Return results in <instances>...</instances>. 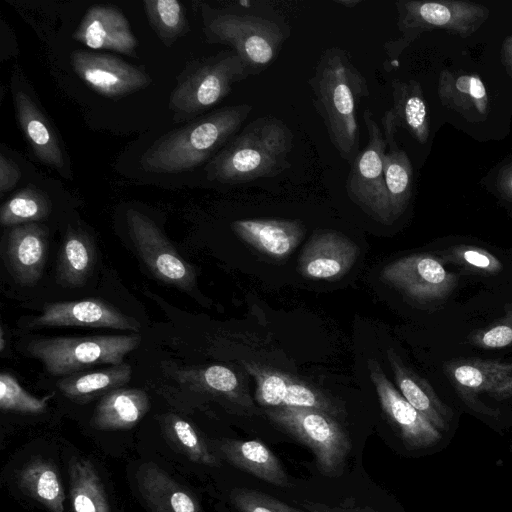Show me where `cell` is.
<instances>
[{
    "instance_id": "16",
    "label": "cell",
    "mask_w": 512,
    "mask_h": 512,
    "mask_svg": "<svg viewBox=\"0 0 512 512\" xmlns=\"http://www.w3.org/2000/svg\"><path fill=\"white\" fill-rule=\"evenodd\" d=\"M31 327L78 326L138 331L139 321L100 299L53 302L45 304Z\"/></svg>"
},
{
    "instance_id": "41",
    "label": "cell",
    "mask_w": 512,
    "mask_h": 512,
    "mask_svg": "<svg viewBox=\"0 0 512 512\" xmlns=\"http://www.w3.org/2000/svg\"><path fill=\"white\" fill-rule=\"evenodd\" d=\"M470 341L485 349L503 348L512 344V309L507 310L505 317L495 324L475 332Z\"/></svg>"
},
{
    "instance_id": "34",
    "label": "cell",
    "mask_w": 512,
    "mask_h": 512,
    "mask_svg": "<svg viewBox=\"0 0 512 512\" xmlns=\"http://www.w3.org/2000/svg\"><path fill=\"white\" fill-rule=\"evenodd\" d=\"M439 92L442 98L446 97L461 111L474 108L477 114L487 112V92L483 82L477 77L464 75L452 79L450 75H442Z\"/></svg>"
},
{
    "instance_id": "39",
    "label": "cell",
    "mask_w": 512,
    "mask_h": 512,
    "mask_svg": "<svg viewBox=\"0 0 512 512\" xmlns=\"http://www.w3.org/2000/svg\"><path fill=\"white\" fill-rule=\"evenodd\" d=\"M230 502L236 512H308L253 488H234Z\"/></svg>"
},
{
    "instance_id": "10",
    "label": "cell",
    "mask_w": 512,
    "mask_h": 512,
    "mask_svg": "<svg viewBox=\"0 0 512 512\" xmlns=\"http://www.w3.org/2000/svg\"><path fill=\"white\" fill-rule=\"evenodd\" d=\"M126 222L137 254L149 271L168 285L191 291L196 280L195 270L179 255L159 227L135 209L127 210Z\"/></svg>"
},
{
    "instance_id": "38",
    "label": "cell",
    "mask_w": 512,
    "mask_h": 512,
    "mask_svg": "<svg viewBox=\"0 0 512 512\" xmlns=\"http://www.w3.org/2000/svg\"><path fill=\"white\" fill-rule=\"evenodd\" d=\"M51 396L37 398L28 393L12 375H0V408L3 411L37 414L45 410Z\"/></svg>"
},
{
    "instance_id": "19",
    "label": "cell",
    "mask_w": 512,
    "mask_h": 512,
    "mask_svg": "<svg viewBox=\"0 0 512 512\" xmlns=\"http://www.w3.org/2000/svg\"><path fill=\"white\" fill-rule=\"evenodd\" d=\"M391 88L393 105L382 117V131L387 144L395 141L399 126L424 144L429 137V119L420 85L414 80L394 79Z\"/></svg>"
},
{
    "instance_id": "31",
    "label": "cell",
    "mask_w": 512,
    "mask_h": 512,
    "mask_svg": "<svg viewBox=\"0 0 512 512\" xmlns=\"http://www.w3.org/2000/svg\"><path fill=\"white\" fill-rule=\"evenodd\" d=\"M383 157V173L393 221L405 211L412 190V166L404 150L396 142L387 144Z\"/></svg>"
},
{
    "instance_id": "14",
    "label": "cell",
    "mask_w": 512,
    "mask_h": 512,
    "mask_svg": "<svg viewBox=\"0 0 512 512\" xmlns=\"http://www.w3.org/2000/svg\"><path fill=\"white\" fill-rule=\"evenodd\" d=\"M71 65L87 86L107 98L124 97L151 83L146 72L108 54L75 51Z\"/></svg>"
},
{
    "instance_id": "8",
    "label": "cell",
    "mask_w": 512,
    "mask_h": 512,
    "mask_svg": "<svg viewBox=\"0 0 512 512\" xmlns=\"http://www.w3.org/2000/svg\"><path fill=\"white\" fill-rule=\"evenodd\" d=\"M401 33L397 41H388L384 47L388 55L399 54L420 33L442 28L466 37L487 19L489 10L481 5L463 1H406L395 3Z\"/></svg>"
},
{
    "instance_id": "35",
    "label": "cell",
    "mask_w": 512,
    "mask_h": 512,
    "mask_svg": "<svg viewBox=\"0 0 512 512\" xmlns=\"http://www.w3.org/2000/svg\"><path fill=\"white\" fill-rule=\"evenodd\" d=\"M164 428L168 437L190 460L207 466H219L216 455L211 452L189 422L177 415L169 414L164 417Z\"/></svg>"
},
{
    "instance_id": "11",
    "label": "cell",
    "mask_w": 512,
    "mask_h": 512,
    "mask_svg": "<svg viewBox=\"0 0 512 512\" xmlns=\"http://www.w3.org/2000/svg\"><path fill=\"white\" fill-rule=\"evenodd\" d=\"M380 278L420 303L445 299L458 283L457 275L447 271L442 262L430 254H414L397 259L383 268Z\"/></svg>"
},
{
    "instance_id": "27",
    "label": "cell",
    "mask_w": 512,
    "mask_h": 512,
    "mask_svg": "<svg viewBox=\"0 0 512 512\" xmlns=\"http://www.w3.org/2000/svg\"><path fill=\"white\" fill-rule=\"evenodd\" d=\"M95 259L91 236L82 228L69 226L59 251L58 280L65 287L82 286L93 271Z\"/></svg>"
},
{
    "instance_id": "22",
    "label": "cell",
    "mask_w": 512,
    "mask_h": 512,
    "mask_svg": "<svg viewBox=\"0 0 512 512\" xmlns=\"http://www.w3.org/2000/svg\"><path fill=\"white\" fill-rule=\"evenodd\" d=\"M16 117L36 157L66 177V163L58 137L34 101L22 90H13Z\"/></svg>"
},
{
    "instance_id": "2",
    "label": "cell",
    "mask_w": 512,
    "mask_h": 512,
    "mask_svg": "<svg viewBox=\"0 0 512 512\" xmlns=\"http://www.w3.org/2000/svg\"><path fill=\"white\" fill-rule=\"evenodd\" d=\"M294 135L280 118L254 119L238 132L208 162L206 175L222 184H240L260 178L275 177L290 163Z\"/></svg>"
},
{
    "instance_id": "9",
    "label": "cell",
    "mask_w": 512,
    "mask_h": 512,
    "mask_svg": "<svg viewBox=\"0 0 512 512\" xmlns=\"http://www.w3.org/2000/svg\"><path fill=\"white\" fill-rule=\"evenodd\" d=\"M368 142L351 164L346 192L353 203L374 220L388 225L392 219L383 173V157L387 149L382 128L367 108L363 114Z\"/></svg>"
},
{
    "instance_id": "37",
    "label": "cell",
    "mask_w": 512,
    "mask_h": 512,
    "mask_svg": "<svg viewBox=\"0 0 512 512\" xmlns=\"http://www.w3.org/2000/svg\"><path fill=\"white\" fill-rule=\"evenodd\" d=\"M440 254L446 262L479 274H497L503 268L501 261L492 253L472 245L454 246L441 251Z\"/></svg>"
},
{
    "instance_id": "13",
    "label": "cell",
    "mask_w": 512,
    "mask_h": 512,
    "mask_svg": "<svg viewBox=\"0 0 512 512\" xmlns=\"http://www.w3.org/2000/svg\"><path fill=\"white\" fill-rule=\"evenodd\" d=\"M368 370L382 411L398 432L405 447L419 450L437 444L442 438L440 431L404 398L378 362L370 359Z\"/></svg>"
},
{
    "instance_id": "17",
    "label": "cell",
    "mask_w": 512,
    "mask_h": 512,
    "mask_svg": "<svg viewBox=\"0 0 512 512\" xmlns=\"http://www.w3.org/2000/svg\"><path fill=\"white\" fill-rule=\"evenodd\" d=\"M445 371L466 401L479 393L498 400L512 396V362L461 360L446 364Z\"/></svg>"
},
{
    "instance_id": "30",
    "label": "cell",
    "mask_w": 512,
    "mask_h": 512,
    "mask_svg": "<svg viewBox=\"0 0 512 512\" xmlns=\"http://www.w3.org/2000/svg\"><path fill=\"white\" fill-rule=\"evenodd\" d=\"M24 491L51 512H63L65 494L54 466L43 459L28 463L19 474Z\"/></svg>"
},
{
    "instance_id": "46",
    "label": "cell",
    "mask_w": 512,
    "mask_h": 512,
    "mask_svg": "<svg viewBox=\"0 0 512 512\" xmlns=\"http://www.w3.org/2000/svg\"><path fill=\"white\" fill-rule=\"evenodd\" d=\"M509 186H510V188H511V190H512V177H511V179H510V184H509Z\"/></svg>"
},
{
    "instance_id": "1",
    "label": "cell",
    "mask_w": 512,
    "mask_h": 512,
    "mask_svg": "<svg viewBox=\"0 0 512 512\" xmlns=\"http://www.w3.org/2000/svg\"><path fill=\"white\" fill-rule=\"evenodd\" d=\"M313 105L340 157L350 165L360 153L358 106L369 96L367 80L340 47L325 49L308 80Z\"/></svg>"
},
{
    "instance_id": "25",
    "label": "cell",
    "mask_w": 512,
    "mask_h": 512,
    "mask_svg": "<svg viewBox=\"0 0 512 512\" xmlns=\"http://www.w3.org/2000/svg\"><path fill=\"white\" fill-rule=\"evenodd\" d=\"M137 483L152 512H203L189 491L155 465L141 466Z\"/></svg>"
},
{
    "instance_id": "40",
    "label": "cell",
    "mask_w": 512,
    "mask_h": 512,
    "mask_svg": "<svg viewBox=\"0 0 512 512\" xmlns=\"http://www.w3.org/2000/svg\"><path fill=\"white\" fill-rule=\"evenodd\" d=\"M296 502L308 512H384V504H365L364 497L356 495L333 498L332 501L304 498Z\"/></svg>"
},
{
    "instance_id": "18",
    "label": "cell",
    "mask_w": 512,
    "mask_h": 512,
    "mask_svg": "<svg viewBox=\"0 0 512 512\" xmlns=\"http://www.w3.org/2000/svg\"><path fill=\"white\" fill-rule=\"evenodd\" d=\"M74 40L92 49H108L134 55L137 40L123 13L114 6L88 9L73 34Z\"/></svg>"
},
{
    "instance_id": "21",
    "label": "cell",
    "mask_w": 512,
    "mask_h": 512,
    "mask_svg": "<svg viewBox=\"0 0 512 512\" xmlns=\"http://www.w3.org/2000/svg\"><path fill=\"white\" fill-rule=\"evenodd\" d=\"M233 231L259 252L285 258L301 242L305 227L299 220L242 219L232 223Z\"/></svg>"
},
{
    "instance_id": "44",
    "label": "cell",
    "mask_w": 512,
    "mask_h": 512,
    "mask_svg": "<svg viewBox=\"0 0 512 512\" xmlns=\"http://www.w3.org/2000/svg\"><path fill=\"white\" fill-rule=\"evenodd\" d=\"M333 2L351 9L362 3V0H333Z\"/></svg>"
},
{
    "instance_id": "7",
    "label": "cell",
    "mask_w": 512,
    "mask_h": 512,
    "mask_svg": "<svg viewBox=\"0 0 512 512\" xmlns=\"http://www.w3.org/2000/svg\"><path fill=\"white\" fill-rule=\"evenodd\" d=\"M140 342V335L50 337L33 339L26 349L43 363L49 374L59 376L75 374L94 365L121 364Z\"/></svg>"
},
{
    "instance_id": "3",
    "label": "cell",
    "mask_w": 512,
    "mask_h": 512,
    "mask_svg": "<svg viewBox=\"0 0 512 512\" xmlns=\"http://www.w3.org/2000/svg\"><path fill=\"white\" fill-rule=\"evenodd\" d=\"M253 107L225 106L159 137L141 156L143 170L179 173L212 159L240 130Z\"/></svg>"
},
{
    "instance_id": "32",
    "label": "cell",
    "mask_w": 512,
    "mask_h": 512,
    "mask_svg": "<svg viewBox=\"0 0 512 512\" xmlns=\"http://www.w3.org/2000/svg\"><path fill=\"white\" fill-rule=\"evenodd\" d=\"M51 201L48 195L38 189L26 187L14 193L0 209L3 226H17L35 223L49 216Z\"/></svg>"
},
{
    "instance_id": "20",
    "label": "cell",
    "mask_w": 512,
    "mask_h": 512,
    "mask_svg": "<svg viewBox=\"0 0 512 512\" xmlns=\"http://www.w3.org/2000/svg\"><path fill=\"white\" fill-rule=\"evenodd\" d=\"M48 231L37 223L14 226L8 235L6 255L15 279L34 285L42 276L48 253Z\"/></svg>"
},
{
    "instance_id": "12",
    "label": "cell",
    "mask_w": 512,
    "mask_h": 512,
    "mask_svg": "<svg viewBox=\"0 0 512 512\" xmlns=\"http://www.w3.org/2000/svg\"><path fill=\"white\" fill-rule=\"evenodd\" d=\"M256 385L255 399L267 408H309L327 412L338 418L340 407L316 387L274 368L256 362H244Z\"/></svg>"
},
{
    "instance_id": "6",
    "label": "cell",
    "mask_w": 512,
    "mask_h": 512,
    "mask_svg": "<svg viewBox=\"0 0 512 512\" xmlns=\"http://www.w3.org/2000/svg\"><path fill=\"white\" fill-rule=\"evenodd\" d=\"M264 413L278 429L310 448L324 477L345 472L352 443L338 418L309 408H267Z\"/></svg>"
},
{
    "instance_id": "28",
    "label": "cell",
    "mask_w": 512,
    "mask_h": 512,
    "mask_svg": "<svg viewBox=\"0 0 512 512\" xmlns=\"http://www.w3.org/2000/svg\"><path fill=\"white\" fill-rule=\"evenodd\" d=\"M131 373V366L122 362L104 370L70 375L58 382V388L65 397L83 403L125 385Z\"/></svg>"
},
{
    "instance_id": "15",
    "label": "cell",
    "mask_w": 512,
    "mask_h": 512,
    "mask_svg": "<svg viewBox=\"0 0 512 512\" xmlns=\"http://www.w3.org/2000/svg\"><path fill=\"white\" fill-rule=\"evenodd\" d=\"M360 254L358 245L332 230L315 231L298 259L299 273L311 280H335L344 276Z\"/></svg>"
},
{
    "instance_id": "23",
    "label": "cell",
    "mask_w": 512,
    "mask_h": 512,
    "mask_svg": "<svg viewBox=\"0 0 512 512\" xmlns=\"http://www.w3.org/2000/svg\"><path fill=\"white\" fill-rule=\"evenodd\" d=\"M230 464L279 488H292L289 476L277 456L257 440L224 439L214 444Z\"/></svg>"
},
{
    "instance_id": "43",
    "label": "cell",
    "mask_w": 512,
    "mask_h": 512,
    "mask_svg": "<svg viewBox=\"0 0 512 512\" xmlns=\"http://www.w3.org/2000/svg\"><path fill=\"white\" fill-rule=\"evenodd\" d=\"M502 59L508 72L512 75V37L507 38L503 44Z\"/></svg>"
},
{
    "instance_id": "33",
    "label": "cell",
    "mask_w": 512,
    "mask_h": 512,
    "mask_svg": "<svg viewBox=\"0 0 512 512\" xmlns=\"http://www.w3.org/2000/svg\"><path fill=\"white\" fill-rule=\"evenodd\" d=\"M143 5L152 28L166 46L187 32L185 9L179 1L146 0Z\"/></svg>"
},
{
    "instance_id": "4",
    "label": "cell",
    "mask_w": 512,
    "mask_h": 512,
    "mask_svg": "<svg viewBox=\"0 0 512 512\" xmlns=\"http://www.w3.org/2000/svg\"><path fill=\"white\" fill-rule=\"evenodd\" d=\"M203 20L207 41L231 46L248 77L266 70L291 35L283 16L271 9L228 11L205 7Z\"/></svg>"
},
{
    "instance_id": "24",
    "label": "cell",
    "mask_w": 512,
    "mask_h": 512,
    "mask_svg": "<svg viewBox=\"0 0 512 512\" xmlns=\"http://www.w3.org/2000/svg\"><path fill=\"white\" fill-rule=\"evenodd\" d=\"M398 390L404 398L440 432L447 430L452 412L437 396L429 383L407 367L392 349L387 350Z\"/></svg>"
},
{
    "instance_id": "45",
    "label": "cell",
    "mask_w": 512,
    "mask_h": 512,
    "mask_svg": "<svg viewBox=\"0 0 512 512\" xmlns=\"http://www.w3.org/2000/svg\"><path fill=\"white\" fill-rule=\"evenodd\" d=\"M5 332H4V329L3 327H1L0 329V351L3 352L4 349H5Z\"/></svg>"
},
{
    "instance_id": "26",
    "label": "cell",
    "mask_w": 512,
    "mask_h": 512,
    "mask_svg": "<svg viewBox=\"0 0 512 512\" xmlns=\"http://www.w3.org/2000/svg\"><path fill=\"white\" fill-rule=\"evenodd\" d=\"M145 391L136 388H117L102 396L92 417L98 430L128 429L136 425L149 409Z\"/></svg>"
},
{
    "instance_id": "42",
    "label": "cell",
    "mask_w": 512,
    "mask_h": 512,
    "mask_svg": "<svg viewBox=\"0 0 512 512\" xmlns=\"http://www.w3.org/2000/svg\"><path fill=\"white\" fill-rule=\"evenodd\" d=\"M21 177L18 165L4 154H0V192L4 195L13 189Z\"/></svg>"
},
{
    "instance_id": "29",
    "label": "cell",
    "mask_w": 512,
    "mask_h": 512,
    "mask_svg": "<svg viewBox=\"0 0 512 512\" xmlns=\"http://www.w3.org/2000/svg\"><path fill=\"white\" fill-rule=\"evenodd\" d=\"M69 477L70 499L75 512H111L102 482L90 461H72Z\"/></svg>"
},
{
    "instance_id": "5",
    "label": "cell",
    "mask_w": 512,
    "mask_h": 512,
    "mask_svg": "<svg viewBox=\"0 0 512 512\" xmlns=\"http://www.w3.org/2000/svg\"><path fill=\"white\" fill-rule=\"evenodd\" d=\"M247 77L244 64L232 49L190 64L170 95L173 120H194L221 102L234 83Z\"/></svg>"
},
{
    "instance_id": "36",
    "label": "cell",
    "mask_w": 512,
    "mask_h": 512,
    "mask_svg": "<svg viewBox=\"0 0 512 512\" xmlns=\"http://www.w3.org/2000/svg\"><path fill=\"white\" fill-rule=\"evenodd\" d=\"M195 381L205 390L224 396L243 406H252L249 396L244 393L237 374L222 365H212L194 374Z\"/></svg>"
}]
</instances>
